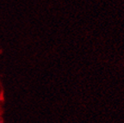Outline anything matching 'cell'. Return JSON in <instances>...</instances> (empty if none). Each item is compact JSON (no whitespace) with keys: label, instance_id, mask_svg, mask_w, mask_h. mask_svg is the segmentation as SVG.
Masks as SVG:
<instances>
[{"label":"cell","instance_id":"6da1fadb","mask_svg":"<svg viewBox=\"0 0 124 123\" xmlns=\"http://www.w3.org/2000/svg\"><path fill=\"white\" fill-rule=\"evenodd\" d=\"M0 123H2V121H1V119H0Z\"/></svg>","mask_w":124,"mask_h":123}]
</instances>
